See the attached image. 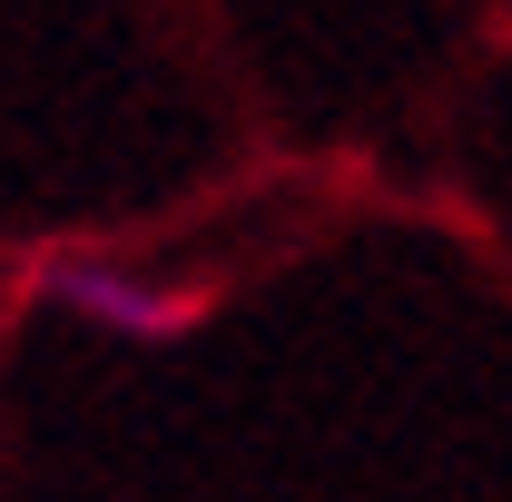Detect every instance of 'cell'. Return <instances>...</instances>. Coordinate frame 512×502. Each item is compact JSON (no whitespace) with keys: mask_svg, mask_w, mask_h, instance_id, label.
Instances as JSON below:
<instances>
[{"mask_svg":"<svg viewBox=\"0 0 512 502\" xmlns=\"http://www.w3.org/2000/svg\"><path fill=\"white\" fill-rule=\"evenodd\" d=\"M30 296L40 306L79 315V325H99V335H119V345H178L207 325V286H148V276H128L109 256H50L40 276H30Z\"/></svg>","mask_w":512,"mask_h":502,"instance_id":"cell-1","label":"cell"}]
</instances>
